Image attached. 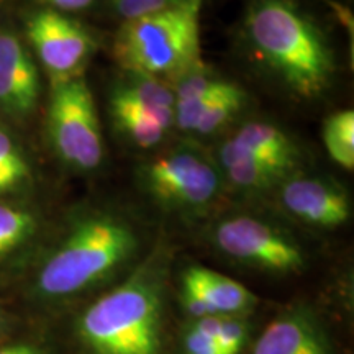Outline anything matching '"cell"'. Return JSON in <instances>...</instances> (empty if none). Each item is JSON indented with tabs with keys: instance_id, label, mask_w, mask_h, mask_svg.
I'll list each match as a JSON object with an SVG mask.
<instances>
[{
	"instance_id": "obj_26",
	"label": "cell",
	"mask_w": 354,
	"mask_h": 354,
	"mask_svg": "<svg viewBox=\"0 0 354 354\" xmlns=\"http://www.w3.org/2000/svg\"><path fill=\"white\" fill-rule=\"evenodd\" d=\"M0 354H46L43 349H39L35 344H12V346H6L0 349Z\"/></svg>"
},
{
	"instance_id": "obj_19",
	"label": "cell",
	"mask_w": 354,
	"mask_h": 354,
	"mask_svg": "<svg viewBox=\"0 0 354 354\" xmlns=\"http://www.w3.org/2000/svg\"><path fill=\"white\" fill-rule=\"evenodd\" d=\"M35 225L33 215L26 210L0 203V258L28 240Z\"/></svg>"
},
{
	"instance_id": "obj_11",
	"label": "cell",
	"mask_w": 354,
	"mask_h": 354,
	"mask_svg": "<svg viewBox=\"0 0 354 354\" xmlns=\"http://www.w3.org/2000/svg\"><path fill=\"white\" fill-rule=\"evenodd\" d=\"M39 97L38 71L15 35L0 32V109L21 118L37 107Z\"/></svg>"
},
{
	"instance_id": "obj_6",
	"label": "cell",
	"mask_w": 354,
	"mask_h": 354,
	"mask_svg": "<svg viewBox=\"0 0 354 354\" xmlns=\"http://www.w3.org/2000/svg\"><path fill=\"white\" fill-rule=\"evenodd\" d=\"M48 130L56 153L79 171H92L104 159V140L94 95L82 77L53 84Z\"/></svg>"
},
{
	"instance_id": "obj_5",
	"label": "cell",
	"mask_w": 354,
	"mask_h": 354,
	"mask_svg": "<svg viewBox=\"0 0 354 354\" xmlns=\"http://www.w3.org/2000/svg\"><path fill=\"white\" fill-rule=\"evenodd\" d=\"M140 184L162 207L197 212L218 197L221 174L196 146H177L158 154L140 169Z\"/></svg>"
},
{
	"instance_id": "obj_17",
	"label": "cell",
	"mask_w": 354,
	"mask_h": 354,
	"mask_svg": "<svg viewBox=\"0 0 354 354\" xmlns=\"http://www.w3.org/2000/svg\"><path fill=\"white\" fill-rule=\"evenodd\" d=\"M245 102V92L236 84L225 82L223 88L216 94L212 104L203 112L201 120H198L196 133H198V135H210V133L220 130L221 127L227 125L234 115L240 112Z\"/></svg>"
},
{
	"instance_id": "obj_20",
	"label": "cell",
	"mask_w": 354,
	"mask_h": 354,
	"mask_svg": "<svg viewBox=\"0 0 354 354\" xmlns=\"http://www.w3.org/2000/svg\"><path fill=\"white\" fill-rule=\"evenodd\" d=\"M30 176L28 165L7 133L0 131V192L19 187Z\"/></svg>"
},
{
	"instance_id": "obj_23",
	"label": "cell",
	"mask_w": 354,
	"mask_h": 354,
	"mask_svg": "<svg viewBox=\"0 0 354 354\" xmlns=\"http://www.w3.org/2000/svg\"><path fill=\"white\" fill-rule=\"evenodd\" d=\"M183 2L185 0H113V7L123 19L131 20L166 10Z\"/></svg>"
},
{
	"instance_id": "obj_9",
	"label": "cell",
	"mask_w": 354,
	"mask_h": 354,
	"mask_svg": "<svg viewBox=\"0 0 354 354\" xmlns=\"http://www.w3.org/2000/svg\"><path fill=\"white\" fill-rule=\"evenodd\" d=\"M279 202L287 214L318 228H336L351 216V203L342 185L323 177H287L279 184Z\"/></svg>"
},
{
	"instance_id": "obj_15",
	"label": "cell",
	"mask_w": 354,
	"mask_h": 354,
	"mask_svg": "<svg viewBox=\"0 0 354 354\" xmlns=\"http://www.w3.org/2000/svg\"><path fill=\"white\" fill-rule=\"evenodd\" d=\"M221 167L228 183L241 190H266L276 187L294 172L289 167L253 158L233 159Z\"/></svg>"
},
{
	"instance_id": "obj_4",
	"label": "cell",
	"mask_w": 354,
	"mask_h": 354,
	"mask_svg": "<svg viewBox=\"0 0 354 354\" xmlns=\"http://www.w3.org/2000/svg\"><path fill=\"white\" fill-rule=\"evenodd\" d=\"M202 0H185L166 10L125 20L113 53L123 69L136 76L176 79L201 66Z\"/></svg>"
},
{
	"instance_id": "obj_10",
	"label": "cell",
	"mask_w": 354,
	"mask_h": 354,
	"mask_svg": "<svg viewBox=\"0 0 354 354\" xmlns=\"http://www.w3.org/2000/svg\"><path fill=\"white\" fill-rule=\"evenodd\" d=\"M250 354H331V344L315 313L297 307L268 323Z\"/></svg>"
},
{
	"instance_id": "obj_21",
	"label": "cell",
	"mask_w": 354,
	"mask_h": 354,
	"mask_svg": "<svg viewBox=\"0 0 354 354\" xmlns=\"http://www.w3.org/2000/svg\"><path fill=\"white\" fill-rule=\"evenodd\" d=\"M248 336H250V323L243 315H223L220 318L216 343L221 354H240Z\"/></svg>"
},
{
	"instance_id": "obj_1",
	"label": "cell",
	"mask_w": 354,
	"mask_h": 354,
	"mask_svg": "<svg viewBox=\"0 0 354 354\" xmlns=\"http://www.w3.org/2000/svg\"><path fill=\"white\" fill-rule=\"evenodd\" d=\"M245 38L259 64L292 95L315 100L333 86L336 57L330 39L295 0H251Z\"/></svg>"
},
{
	"instance_id": "obj_25",
	"label": "cell",
	"mask_w": 354,
	"mask_h": 354,
	"mask_svg": "<svg viewBox=\"0 0 354 354\" xmlns=\"http://www.w3.org/2000/svg\"><path fill=\"white\" fill-rule=\"evenodd\" d=\"M53 7L63 8V10H81L91 6L94 0H46Z\"/></svg>"
},
{
	"instance_id": "obj_3",
	"label": "cell",
	"mask_w": 354,
	"mask_h": 354,
	"mask_svg": "<svg viewBox=\"0 0 354 354\" xmlns=\"http://www.w3.org/2000/svg\"><path fill=\"white\" fill-rule=\"evenodd\" d=\"M162 271L145 264L84 310L77 336L88 354H161Z\"/></svg>"
},
{
	"instance_id": "obj_7",
	"label": "cell",
	"mask_w": 354,
	"mask_h": 354,
	"mask_svg": "<svg viewBox=\"0 0 354 354\" xmlns=\"http://www.w3.org/2000/svg\"><path fill=\"white\" fill-rule=\"evenodd\" d=\"M214 245L228 258L276 274L302 271L305 254L281 228L250 215L228 216L216 225Z\"/></svg>"
},
{
	"instance_id": "obj_12",
	"label": "cell",
	"mask_w": 354,
	"mask_h": 354,
	"mask_svg": "<svg viewBox=\"0 0 354 354\" xmlns=\"http://www.w3.org/2000/svg\"><path fill=\"white\" fill-rule=\"evenodd\" d=\"M299 149L284 130L268 122L245 123L220 148V165L238 158H253L295 169Z\"/></svg>"
},
{
	"instance_id": "obj_14",
	"label": "cell",
	"mask_w": 354,
	"mask_h": 354,
	"mask_svg": "<svg viewBox=\"0 0 354 354\" xmlns=\"http://www.w3.org/2000/svg\"><path fill=\"white\" fill-rule=\"evenodd\" d=\"M110 115L127 138L141 148H151L162 140L174 123V109H149L113 94Z\"/></svg>"
},
{
	"instance_id": "obj_13",
	"label": "cell",
	"mask_w": 354,
	"mask_h": 354,
	"mask_svg": "<svg viewBox=\"0 0 354 354\" xmlns=\"http://www.w3.org/2000/svg\"><path fill=\"white\" fill-rule=\"evenodd\" d=\"M183 289L201 297L215 315H243L258 304V297L240 282L203 266H190L183 276Z\"/></svg>"
},
{
	"instance_id": "obj_22",
	"label": "cell",
	"mask_w": 354,
	"mask_h": 354,
	"mask_svg": "<svg viewBox=\"0 0 354 354\" xmlns=\"http://www.w3.org/2000/svg\"><path fill=\"white\" fill-rule=\"evenodd\" d=\"M225 82L221 81L210 94H205L197 99H189V100H176L174 102V123L180 128L183 131H196V127L198 120L202 118L203 112L207 107L212 104V100L215 99L216 94L223 88Z\"/></svg>"
},
{
	"instance_id": "obj_24",
	"label": "cell",
	"mask_w": 354,
	"mask_h": 354,
	"mask_svg": "<svg viewBox=\"0 0 354 354\" xmlns=\"http://www.w3.org/2000/svg\"><path fill=\"white\" fill-rule=\"evenodd\" d=\"M184 354H221L216 339L198 333L192 326L187 325L183 335Z\"/></svg>"
},
{
	"instance_id": "obj_8",
	"label": "cell",
	"mask_w": 354,
	"mask_h": 354,
	"mask_svg": "<svg viewBox=\"0 0 354 354\" xmlns=\"http://www.w3.org/2000/svg\"><path fill=\"white\" fill-rule=\"evenodd\" d=\"M26 35L53 84L79 77L97 50L84 26L53 10L35 13L26 25Z\"/></svg>"
},
{
	"instance_id": "obj_18",
	"label": "cell",
	"mask_w": 354,
	"mask_h": 354,
	"mask_svg": "<svg viewBox=\"0 0 354 354\" xmlns=\"http://www.w3.org/2000/svg\"><path fill=\"white\" fill-rule=\"evenodd\" d=\"M131 79L115 88L113 94L149 109H174V94L158 79L131 74Z\"/></svg>"
},
{
	"instance_id": "obj_2",
	"label": "cell",
	"mask_w": 354,
	"mask_h": 354,
	"mask_svg": "<svg viewBox=\"0 0 354 354\" xmlns=\"http://www.w3.org/2000/svg\"><path fill=\"white\" fill-rule=\"evenodd\" d=\"M138 233L122 215L95 210L69 230L39 269L37 289L48 299H68L100 286L130 263Z\"/></svg>"
},
{
	"instance_id": "obj_16",
	"label": "cell",
	"mask_w": 354,
	"mask_h": 354,
	"mask_svg": "<svg viewBox=\"0 0 354 354\" xmlns=\"http://www.w3.org/2000/svg\"><path fill=\"white\" fill-rule=\"evenodd\" d=\"M323 141L335 162L344 169L354 167V112L339 110L330 115L323 125Z\"/></svg>"
}]
</instances>
